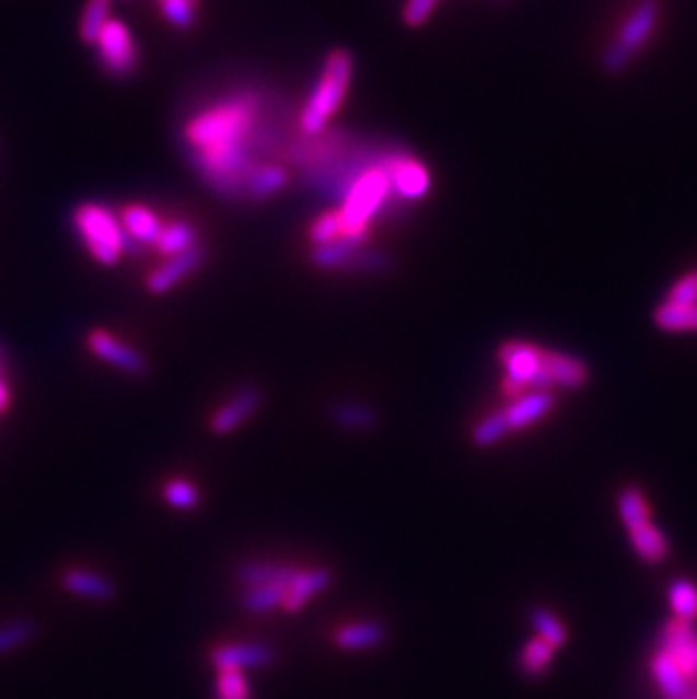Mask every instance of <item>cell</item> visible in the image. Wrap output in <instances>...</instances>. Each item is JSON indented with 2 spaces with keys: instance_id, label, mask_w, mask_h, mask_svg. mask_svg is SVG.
I'll return each mask as SVG.
<instances>
[{
  "instance_id": "cell-1",
  "label": "cell",
  "mask_w": 697,
  "mask_h": 699,
  "mask_svg": "<svg viewBox=\"0 0 697 699\" xmlns=\"http://www.w3.org/2000/svg\"><path fill=\"white\" fill-rule=\"evenodd\" d=\"M258 118V97L252 91L224 97L222 103L199 112L188 125L184 137L193 152L216 150L226 145L249 143Z\"/></svg>"
},
{
  "instance_id": "cell-2",
  "label": "cell",
  "mask_w": 697,
  "mask_h": 699,
  "mask_svg": "<svg viewBox=\"0 0 697 699\" xmlns=\"http://www.w3.org/2000/svg\"><path fill=\"white\" fill-rule=\"evenodd\" d=\"M351 75H353L351 55L347 50L328 53L322 66V73L315 82V89L309 95L302 114H299V127H302L304 135L309 137L320 135V131H324V127L328 125V120L338 114L349 93Z\"/></svg>"
},
{
  "instance_id": "cell-3",
  "label": "cell",
  "mask_w": 697,
  "mask_h": 699,
  "mask_svg": "<svg viewBox=\"0 0 697 699\" xmlns=\"http://www.w3.org/2000/svg\"><path fill=\"white\" fill-rule=\"evenodd\" d=\"M390 193L392 186L381 165H372V168L358 173L356 179L347 186L342 207L338 209L342 236L358 241L368 238L370 222L381 211Z\"/></svg>"
},
{
  "instance_id": "cell-4",
  "label": "cell",
  "mask_w": 697,
  "mask_h": 699,
  "mask_svg": "<svg viewBox=\"0 0 697 699\" xmlns=\"http://www.w3.org/2000/svg\"><path fill=\"white\" fill-rule=\"evenodd\" d=\"M73 222L89 254L100 265H116L120 260L129 245V238L118 215H114L103 205L86 202L75 211Z\"/></svg>"
},
{
  "instance_id": "cell-5",
  "label": "cell",
  "mask_w": 697,
  "mask_h": 699,
  "mask_svg": "<svg viewBox=\"0 0 697 699\" xmlns=\"http://www.w3.org/2000/svg\"><path fill=\"white\" fill-rule=\"evenodd\" d=\"M657 19H659L657 0H643L637 10L629 14V19L625 21L620 30V35L603 55V69L607 73H620L625 66L635 59L637 50H641L643 44L650 39Z\"/></svg>"
},
{
  "instance_id": "cell-6",
  "label": "cell",
  "mask_w": 697,
  "mask_h": 699,
  "mask_svg": "<svg viewBox=\"0 0 697 699\" xmlns=\"http://www.w3.org/2000/svg\"><path fill=\"white\" fill-rule=\"evenodd\" d=\"M498 360L506 368V376L527 389H550V376L544 368V349L533 342L508 340L498 349Z\"/></svg>"
},
{
  "instance_id": "cell-7",
  "label": "cell",
  "mask_w": 697,
  "mask_h": 699,
  "mask_svg": "<svg viewBox=\"0 0 697 699\" xmlns=\"http://www.w3.org/2000/svg\"><path fill=\"white\" fill-rule=\"evenodd\" d=\"M95 48H97L100 61H103V66L112 75L127 78L137 71L139 66L137 42L123 21L109 19L103 32H100Z\"/></svg>"
},
{
  "instance_id": "cell-8",
  "label": "cell",
  "mask_w": 697,
  "mask_h": 699,
  "mask_svg": "<svg viewBox=\"0 0 697 699\" xmlns=\"http://www.w3.org/2000/svg\"><path fill=\"white\" fill-rule=\"evenodd\" d=\"M381 168L385 171L392 193H396L402 199H421L430 190V173L426 165L406 154V152H392L383 159Z\"/></svg>"
},
{
  "instance_id": "cell-9",
  "label": "cell",
  "mask_w": 697,
  "mask_h": 699,
  "mask_svg": "<svg viewBox=\"0 0 697 699\" xmlns=\"http://www.w3.org/2000/svg\"><path fill=\"white\" fill-rule=\"evenodd\" d=\"M86 345L93 356L103 358L107 364H112V368H116L125 374L141 376L148 372L146 358L135 347H127L123 340H118L116 336H112V333H107L103 328L91 330L86 336Z\"/></svg>"
},
{
  "instance_id": "cell-10",
  "label": "cell",
  "mask_w": 697,
  "mask_h": 699,
  "mask_svg": "<svg viewBox=\"0 0 697 699\" xmlns=\"http://www.w3.org/2000/svg\"><path fill=\"white\" fill-rule=\"evenodd\" d=\"M659 648L673 656L690 684L697 681V629H693V622L671 620L663 627Z\"/></svg>"
},
{
  "instance_id": "cell-11",
  "label": "cell",
  "mask_w": 697,
  "mask_h": 699,
  "mask_svg": "<svg viewBox=\"0 0 697 699\" xmlns=\"http://www.w3.org/2000/svg\"><path fill=\"white\" fill-rule=\"evenodd\" d=\"M209 661L218 673L268 668V665L275 661V650L265 643H229V645L216 648Z\"/></svg>"
},
{
  "instance_id": "cell-12",
  "label": "cell",
  "mask_w": 697,
  "mask_h": 699,
  "mask_svg": "<svg viewBox=\"0 0 697 699\" xmlns=\"http://www.w3.org/2000/svg\"><path fill=\"white\" fill-rule=\"evenodd\" d=\"M263 396L256 387H243L234 394L231 401H226L222 408L216 410V415L209 421V428L213 435H229V432L239 430L252 415L260 408Z\"/></svg>"
},
{
  "instance_id": "cell-13",
  "label": "cell",
  "mask_w": 697,
  "mask_h": 699,
  "mask_svg": "<svg viewBox=\"0 0 697 699\" xmlns=\"http://www.w3.org/2000/svg\"><path fill=\"white\" fill-rule=\"evenodd\" d=\"M202 263H205V249L202 247H193V249H188L184 254L171 256L169 260H165L163 265H159V268L146 279V288L152 294L169 292L177 283L188 279Z\"/></svg>"
},
{
  "instance_id": "cell-14",
  "label": "cell",
  "mask_w": 697,
  "mask_h": 699,
  "mask_svg": "<svg viewBox=\"0 0 697 699\" xmlns=\"http://www.w3.org/2000/svg\"><path fill=\"white\" fill-rule=\"evenodd\" d=\"M555 408V394L550 389H527L523 396L503 410L510 432L523 430L527 426H535Z\"/></svg>"
},
{
  "instance_id": "cell-15",
  "label": "cell",
  "mask_w": 697,
  "mask_h": 699,
  "mask_svg": "<svg viewBox=\"0 0 697 699\" xmlns=\"http://www.w3.org/2000/svg\"><path fill=\"white\" fill-rule=\"evenodd\" d=\"M61 586L71 595L84 597L91 603H109L116 595V586L109 578L86 569H69L61 575Z\"/></svg>"
},
{
  "instance_id": "cell-16",
  "label": "cell",
  "mask_w": 697,
  "mask_h": 699,
  "mask_svg": "<svg viewBox=\"0 0 697 699\" xmlns=\"http://www.w3.org/2000/svg\"><path fill=\"white\" fill-rule=\"evenodd\" d=\"M650 675L659 688V692L666 699H684L693 688V684L686 679L679 665L673 661L669 652L661 648L650 659Z\"/></svg>"
},
{
  "instance_id": "cell-17",
  "label": "cell",
  "mask_w": 697,
  "mask_h": 699,
  "mask_svg": "<svg viewBox=\"0 0 697 699\" xmlns=\"http://www.w3.org/2000/svg\"><path fill=\"white\" fill-rule=\"evenodd\" d=\"M330 582H334V573H330L328 569L299 571L286 591V601H283L281 609L288 614L304 609L309 601H313L317 593H322L324 589L330 586Z\"/></svg>"
},
{
  "instance_id": "cell-18",
  "label": "cell",
  "mask_w": 697,
  "mask_h": 699,
  "mask_svg": "<svg viewBox=\"0 0 697 699\" xmlns=\"http://www.w3.org/2000/svg\"><path fill=\"white\" fill-rule=\"evenodd\" d=\"M544 368L550 376L553 387H564V389H580L584 387L586 378H589V370L586 364L571 356V353H561V351H544Z\"/></svg>"
},
{
  "instance_id": "cell-19",
  "label": "cell",
  "mask_w": 697,
  "mask_h": 699,
  "mask_svg": "<svg viewBox=\"0 0 697 699\" xmlns=\"http://www.w3.org/2000/svg\"><path fill=\"white\" fill-rule=\"evenodd\" d=\"M120 224L127 238L137 245H154L163 229L161 218L146 205H127L120 211Z\"/></svg>"
},
{
  "instance_id": "cell-20",
  "label": "cell",
  "mask_w": 697,
  "mask_h": 699,
  "mask_svg": "<svg viewBox=\"0 0 697 699\" xmlns=\"http://www.w3.org/2000/svg\"><path fill=\"white\" fill-rule=\"evenodd\" d=\"M387 637V631L381 622L376 620H360V622H351L345 625L336 631V645L340 650L347 652H364V650H374L379 648Z\"/></svg>"
},
{
  "instance_id": "cell-21",
  "label": "cell",
  "mask_w": 697,
  "mask_h": 699,
  "mask_svg": "<svg viewBox=\"0 0 697 699\" xmlns=\"http://www.w3.org/2000/svg\"><path fill=\"white\" fill-rule=\"evenodd\" d=\"M302 569H294L290 563H270V561H249L243 563L239 569L241 582L252 589V586H290L297 573Z\"/></svg>"
},
{
  "instance_id": "cell-22",
  "label": "cell",
  "mask_w": 697,
  "mask_h": 699,
  "mask_svg": "<svg viewBox=\"0 0 697 699\" xmlns=\"http://www.w3.org/2000/svg\"><path fill=\"white\" fill-rule=\"evenodd\" d=\"M627 532H629V544H632L635 552L643 561L659 563L669 557V550H671L669 539L652 521L639 523L635 527H627Z\"/></svg>"
},
{
  "instance_id": "cell-23",
  "label": "cell",
  "mask_w": 697,
  "mask_h": 699,
  "mask_svg": "<svg viewBox=\"0 0 697 699\" xmlns=\"http://www.w3.org/2000/svg\"><path fill=\"white\" fill-rule=\"evenodd\" d=\"M193 247H197V231L190 222H182V220L163 224L159 238L154 241V249L169 258L184 254Z\"/></svg>"
},
{
  "instance_id": "cell-24",
  "label": "cell",
  "mask_w": 697,
  "mask_h": 699,
  "mask_svg": "<svg viewBox=\"0 0 697 699\" xmlns=\"http://www.w3.org/2000/svg\"><path fill=\"white\" fill-rule=\"evenodd\" d=\"M362 243H364V241L342 236V238H338V241H334V243L315 247L311 260L317 265V268H322V270L347 268L349 260L362 249Z\"/></svg>"
},
{
  "instance_id": "cell-25",
  "label": "cell",
  "mask_w": 697,
  "mask_h": 699,
  "mask_svg": "<svg viewBox=\"0 0 697 699\" xmlns=\"http://www.w3.org/2000/svg\"><path fill=\"white\" fill-rule=\"evenodd\" d=\"M654 324L669 333L697 330V304H669L663 302L654 311Z\"/></svg>"
},
{
  "instance_id": "cell-26",
  "label": "cell",
  "mask_w": 697,
  "mask_h": 699,
  "mask_svg": "<svg viewBox=\"0 0 697 699\" xmlns=\"http://www.w3.org/2000/svg\"><path fill=\"white\" fill-rule=\"evenodd\" d=\"M330 419H334L342 430L364 432V430H372L376 426L379 415H376L374 408L364 406V404L345 401V404H338L334 410H330Z\"/></svg>"
},
{
  "instance_id": "cell-27",
  "label": "cell",
  "mask_w": 697,
  "mask_h": 699,
  "mask_svg": "<svg viewBox=\"0 0 697 699\" xmlns=\"http://www.w3.org/2000/svg\"><path fill=\"white\" fill-rule=\"evenodd\" d=\"M288 186V173L281 165H258L252 173L245 193L254 199H265L270 195H277Z\"/></svg>"
},
{
  "instance_id": "cell-28",
  "label": "cell",
  "mask_w": 697,
  "mask_h": 699,
  "mask_svg": "<svg viewBox=\"0 0 697 699\" xmlns=\"http://www.w3.org/2000/svg\"><path fill=\"white\" fill-rule=\"evenodd\" d=\"M555 648H550L546 641H542L539 637L527 641L519 654V668L525 677H542L553 663L555 656Z\"/></svg>"
},
{
  "instance_id": "cell-29",
  "label": "cell",
  "mask_w": 697,
  "mask_h": 699,
  "mask_svg": "<svg viewBox=\"0 0 697 699\" xmlns=\"http://www.w3.org/2000/svg\"><path fill=\"white\" fill-rule=\"evenodd\" d=\"M669 603L675 620H697V586L690 580H675L669 589Z\"/></svg>"
},
{
  "instance_id": "cell-30",
  "label": "cell",
  "mask_w": 697,
  "mask_h": 699,
  "mask_svg": "<svg viewBox=\"0 0 697 699\" xmlns=\"http://www.w3.org/2000/svg\"><path fill=\"white\" fill-rule=\"evenodd\" d=\"M530 620H533V627L537 629V637L542 641H546L550 648L561 650L564 645H567V641H569L567 627L559 622V618L553 611H548L544 607H535L533 611H530Z\"/></svg>"
},
{
  "instance_id": "cell-31",
  "label": "cell",
  "mask_w": 697,
  "mask_h": 699,
  "mask_svg": "<svg viewBox=\"0 0 697 699\" xmlns=\"http://www.w3.org/2000/svg\"><path fill=\"white\" fill-rule=\"evenodd\" d=\"M618 514H620L625 527H635L639 523L652 521V510L646 501V496L637 487H627L618 496Z\"/></svg>"
},
{
  "instance_id": "cell-32",
  "label": "cell",
  "mask_w": 697,
  "mask_h": 699,
  "mask_svg": "<svg viewBox=\"0 0 697 699\" xmlns=\"http://www.w3.org/2000/svg\"><path fill=\"white\" fill-rule=\"evenodd\" d=\"M286 586H252L247 589V593L243 595V607L252 614H265L272 611L277 607H283L286 601Z\"/></svg>"
},
{
  "instance_id": "cell-33",
  "label": "cell",
  "mask_w": 697,
  "mask_h": 699,
  "mask_svg": "<svg viewBox=\"0 0 697 699\" xmlns=\"http://www.w3.org/2000/svg\"><path fill=\"white\" fill-rule=\"evenodd\" d=\"M112 16H109V3H107V0H89V5L84 8L82 21H80V37H82V42L95 46L100 32H103V27H105V23Z\"/></svg>"
},
{
  "instance_id": "cell-34",
  "label": "cell",
  "mask_w": 697,
  "mask_h": 699,
  "mask_svg": "<svg viewBox=\"0 0 697 699\" xmlns=\"http://www.w3.org/2000/svg\"><path fill=\"white\" fill-rule=\"evenodd\" d=\"M506 435H510V428H508V421H506L503 410L485 417V419L472 430V440H474V444L480 446V448H487V446L498 444Z\"/></svg>"
},
{
  "instance_id": "cell-35",
  "label": "cell",
  "mask_w": 697,
  "mask_h": 699,
  "mask_svg": "<svg viewBox=\"0 0 697 699\" xmlns=\"http://www.w3.org/2000/svg\"><path fill=\"white\" fill-rule=\"evenodd\" d=\"M32 637H35V625H32L30 620H12V622L0 625V656L19 650Z\"/></svg>"
},
{
  "instance_id": "cell-36",
  "label": "cell",
  "mask_w": 697,
  "mask_h": 699,
  "mask_svg": "<svg viewBox=\"0 0 697 699\" xmlns=\"http://www.w3.org/2000/svg\"><path fill=\"white\" fill-rule=\"evenodd\" d=\"M197 3L199 0H159L163 16L175 27H193L197 21Z\"/></svg>"
},
{
  "instance_id": "cell-37",
  "label": "cell",
  "mask_w": 697,
  "mask_h": 699,
  "mask_svg": "<svg viewBox=\"0 0 697 699\" xmlns=\"http://www.w3.org/2000/svg\"><path fill=\"white\" fill-rule=\"evenodd\" d=\"M309 238L320 247V245H328L338 238H342V222H340V213L338 211H328L322 213L309 231Z\"/></svg>"
},
{
  "instance_id": "cell-38",
  "label": "cell",
  "mask_w": 697,
  "mask_h": 699,
  "mask_svg": "<svg viewBox=\"0 0 697 699\" xmlns=\"http://www.w3.org/2000/svg\"><path fill=\"white\" fill-rule=\"evenodd\" d=\"M163 498L175 510H195L199 503V491L188 480H171L163 487Z\"/></svg>"
},
{
  "instance_id": "cell-39",
  "label": "cell",
  "mask_w": 697,
  "mask_h": 699,
  "mask_svg": "<svg viewBox=\"0 0 697 699\" xmlns=\"http://www.w3.org/2000/svg\"><path fill=\"white\" fill-rule=\"evenodd\" d=\"M216 699H252L249 684L241 671L220 673L216 684Z\"/></svg>"
},
{
  "instance_id": "cell-40",
  "label": "cell",
  "mask_w": 697,
  "mask_h": 699,
  "mask_svg": "<svg viewBox=\"0 0 697 699\" xmlns=\"http://www.w3.org/2000/svg\"><path fill=\"white\" fill-rule=\"evenodd\" d=\"M669 304H697V270L690 275H684L679 281H675V286L671 288Z\"/></svg>"
},
{
  "instance_id": "cell-41",
  "label": "cell",
  "mask_w": 697,
  "mask_h": 699,
  "mask_svg": "<svg viewBox=\"0 0 697 699\" xmlns=\"http://www.w3.org/2000/svg\"><path fill=\"white\" fill-rule=\"evenodd\" d=\"M438 3L440 0H408V5L404 8V23L410 27H419L433 14Z\"/></svg>"
},
{
  "instance_id": "cell-42",
  "label": "cell",
  "mask_w": 697,
  "mask_h": 699,
  "mask_svg": "<svg viewBox=\"0 0 697 699\" xmlns=\"http://www.w3.org/2000/svg\"><path fill=\"white\" fill-rule=\"evenodd\" d=\"M347 268H351V270H362V272H383V270L390 268V260H387L385 256L376 254V252H362V249H360V252L349 260Z\"/></svg>"
},
{
  "instance_id": "cell-43",
  "label": "cell",
  "mask_w": 697,
  "mask_h": 699,
  "mask_svg": "<svg viewBox=\"0 0 697 699\" xmlns=\"http://www.w3.org/2000/svg\"><path fill=\"white\" fill-rule=\"evenodd\" d=\"M501 389H503V394H506V396H510V398H512V401H514V398H519V396H523V394L527 392V387H523L521 383H516V381H512V378H508V376L503 378Z\"/></svg>"
},
{
  "instance_id": "cell-44",
  "label": "cell",
  "mask_w": 697,
  "mask_h": 699,
  "mask_svg": "<svg viewBox=\"0 0 697 699\" xmlns=\"http://www.w3.org/2000/svg\"><path fill=\"white\" fill-rule=\"evenodd\" d=\"M8 406H10V389H8L5 381L0 378V412H3Z\"/></svg>"
},
{
  "instance_id": "cell-45",
  "label": "cell",
  "mask_w": 697,
  "mask_h": 699,
  "mask_svg": "<svg viewBox=\"0 0 697 699\" xmlns=\"http://www.w3.org/2000/svg\"><path fill=\"white\" fill-rule=\"evenodd\" d=\"M684 699H697V692H695V690H690V692H688V695H686Z\"/></svg>"
},
{
  "instance_id": "cell-46",
  "label": "cell",
  "mask_w": 697,
  "mask_h": 699,
  "mask_svg": "<svg viewBox=\"0 0 697 699\" xmlns=\"http://www.w3.org/2000/svg\"><path fill=\"white\" fill-rule=\"evenodd\" d=\"M107 3H109V0H107Z\"/></svg>"
}]
</instances>
